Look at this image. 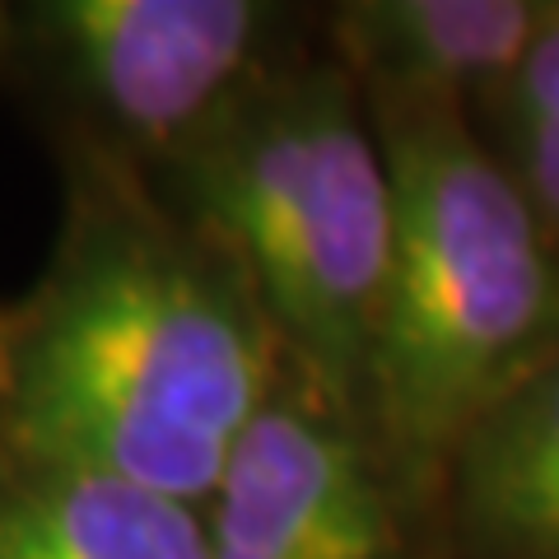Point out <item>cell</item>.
<instances>
[{
    "label": "cell",
    "mask_w": 559,
    "mask_h": 559,
    "mask_svg": "<svg viewBox=\"0 0 559 559\" xmlns=\"http://www.w3.org/2000/svg\"><path fill=\"white\" fill-rule=\"evenodd\" d=\"M5 322L0 448L191 509L285 378L234 261L150 178L80 140L66 154L57 248Z\"/></svg>",
    "instance_id": "6da1fadb"
},
{
    "label": "cell",
    "mask_w": 559,
    "mask_h": 559,
    "mask_svg": "<svg viewBox=\"0 0 559 559\" xmlns=\"http://www.w3.org/2000/svg\"><path fill=\"white\" fill-rule=\"evenodd\" d=\"M364 103L392 178L369 433L433 518L466 429L559 355V248L476 112Z\"/></svg>",
    "instance_id": "7a4b0ae2"
},
{
    "label": "cell",
    "mask_w": 559,
    "mask_h": 559,
    "mask_svg": "<svg viewBox=\"0 0 559 559\" xmlns=\"http://www.w3.org/2000/svg\"><path fill=\"white\" fill-rule=\"evenodd\" d=\"M154 187L238 266L285 369L369 429L392 178L355 75L304 47Z\"/></svg>",
    "instance_id": "3957f363"
},
{
    "label": "cell",
    "mask_w": 559,
    "mask_h": 559,
    "mask_svg": "<svg viewBox=\"0 0 559 559\" xmlns=\"http://www.w3.org/2000/svg\"><path fill=\"white\" fill-rule=\"evenodd\" d=\"M14 66L75 121V140L164 178L280 66L299 20L266 0H33L10 5Z\"/></svg>",
    "instance_id": "277c9868"
},
{
    "label": "cell",
    "mask_w": 559,
    "mask_h": 559,
    "mask_svg": "<svg viewBox=\"0 0 559 559\" xmlns=\"http://www.w3.org/2000/svg\"><path fill=\"white\" fill-rule=\"evenodd\" d=\"M201 518L210 559H415L433 522L373 433L289 369Z\"/></svg>",
    "instance_id": "5b68a950"
},
{
    "label": "cell",
    "mask_w": 559,
    "mask_h": 559,
    "mask_svg": "<svg viewBox=\"0 0 559 559\" xmlns=\"http://www.w3.org/2000/svg\"><path fill=\"white\" fill-rule=\"evenodd\" d=\"M555 0H349L326 51L369 98L485 112L546 28Z\"/></svg>",
    "instance_id": "8992f818"
},
{
    "label": "cell",
    "mask_w": 559,
    "mask_h": 559,
    "mask_svg": "<svg viewBox=\"0 0 559 559\" xmlns=\"http://www.w3.org/2000/svg\"><path fill=\"white\" fill-rule=\"evenodd\" d=\"M433 522L448 559H559V355L452 448Z\"/></svg>",
    "instance_id": "52a82bcc"
},
{
    "label": "cell",
    "mask_w": 559,
    "mask_h": 559,
    "mask_svg": "<svg viewBox=\"0 0 559 559\" xmlns=\"http://www.w3.org/2000/svg\"><path fill=\"white\" fill-rule=\"evenodd\" d=\"M0 559H210L191 503L0 448Z\"/></svg>",
    "instance_id": "ba28073f"
},
{
    "label": "cell",
    "mask_w": 559,
    "mask_h": 559,
    "mask_svg": "<svg viewBox=\"0 0 559 559\" xmlns=\"http://www.w3.org/2000/svg\"><path fill=\"white\" fill-rule=\"evenodd\" d=\"M485 135L527 131V127H555L559 121V0L550 10L546 28L536 33L527 57L513 70V80L499 90V98L476 117Z\"/></svg>",
    "instance_id": "9c48e42d"
},
{
    "label": "cell",
    "mask_w": 559,
    "mask_h": 559,
    "mask_svg": "<svg viewBox=\"0 0 559 559\" xmlns=\"http://www.w3.org/2000/svg\"><path fill=\"white\" fill-rule=\"evenodd\" d=\"M489 145L503 154V164L513 168L518 187L527 191L532 210L550 229L559 248V121L555 127H527V131H503L489 135Z\"/></svg>",
    "instance_id": "30bf717a"
},
{
    "label": "cell",
    "mask_w": 559,
    "mask_h": 559,
    "mask_svg": "<svg viewBox=\"0 0 559 559\" xmlns=\"http://www.w3.org/2000/svg\"><path fill=\"white\" fill-rule=\"evenodd\" d=\"M14 61V20H10V5H0V66Z\"/></svg>",
    "instance_id": "8fae6325"
},
{
    "label": "cell",
    "mask_w": 559,
    "mask_h": 559,
    "mask_svg": "<svg viewBox=\"0 0 559 559\" xmlns=\"http://www.w3.org/2000/svg\"><path fill=\"white\" fill-rule=\"evenodd\" d=\"M5 341H10V322L0 318V388H5Z\"/></svg>",
    "instance_id": "7c38bea8"
}]
</instances>
